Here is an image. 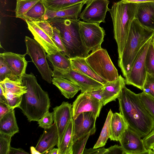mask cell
Instances as JSON below:
<instances>
[{
  "label": "cell",
  "mask_w": 154,
  "mask_h": 154,
  "mask_svg": "<svg viewBox=\"0 0 154 154\" xmlns=\"http://www.w3.org/2000/svg\"><path fill=\"white\" fill-rule=\"evenodd\" d=\"M120 112L128 126L141 137L146 136L154 126V119L142 104L138 94L124 87L117 98Z\"/></svg>",
  "instance_id": "obj_1"
},
{
  "label": "cell",
  "mask_w": 154,
  "mask_h": 154,
  "mask_svg": "<svg viewBox=\"0 0 154 154\" xmlns=\"http://www.w3.org/2000/svg\"><path fill=\"white\" fill-rule=\"evenodd\" d=\"M23 85L27 87V92L22 96L18 108L29 122L38 121L48 111L51 106L48 93L43 90L32 72L22 77Z\"/></svg>",
  "instance_id": "obj_2"
},
{
  "label": "cell",
  "mask_w": 154,
  "mask_h": 154,
  "mask_svg": "<svg viewBox=\"0 0 154 154\" xmlns=\"http://www.w3.org/2000/svg\"><path fill=\"white\" fill-rule=\"evenodd\" d=\"M154 29L146 27L135 18L131 25L128 35L118 65L125 77L129 72L139 51L152 38Z\"/></svg>",
  "instance_id": "obj_3"
},
{
  "label": "cell",
  "mask_w": 154,
  "mask_h": 154,
  "mask_svg": "<svg viewBox=\"0 0 154 154\" xmlns=\"http://www.w3.org/2000/svg\"><path fill=\"white\" fill-rule=\"evenodd\" d=\"M137 7V4L125 3L121 0L114 3L109 10L112 20L119 59L121 57L131 25L135 18Z\"/></svg>",
  "instance_id": "obj_4"
},
{
  "label": "cell",
  "mask_w": 154,
  "mask_h": 154,
  "mask_svg": "<svg viewBox=\"0 0 154 154\" xmlns=\"http://www.w3.org/2000/svg\"><path fill=\"white\" fill-rule=\"evenodd\" d=\"M47 20L59 30L67 57L85 58L88 55L89 52L81 38L79 19L57 18Z\"/></svg>",
  "instance_id": "obj_5"
},
{
  "label": "cell",
  "mask_w": 154,
  "mask_h": 154,
  "mask_svg": "<svg viewBox=\"0 0 154 154\" xmlns=\"http://www.w3.org/2000/svg\"><path fill=\"white\" fill-rule=\"evenodd\" d=\"M85 59L97 74L106 81L111 82L118 78V70L106 49L101 48L91 51Z\"/></svg>",
  "instance_id": "obj_6"
},
{
  "label": "cell",
  "mask_w": 154,
  "mask_h": 154,
  "mask_svg": "<svg viewBox=\"0 0 154 154\" xmlns=\"http://www.w3.org/2000/svg\"><path fill=\"white\" fill-rule=\"evenodd\" d=\"M25 42L26 48V54L30 57L43 79L51 84L52 82V71L47 62L45 49L35 39L28 36H25Z\"/></svg>",
  "instance_id": "obj_7"
},
{
  "label": "cell",
  "mask_w": 154,
  "mask_h": 154,
  "mask_svg": "<svg viewBox=\"0 0 154 154\" xmlns=\"http://www.w3.org/2000/svg\"><path fill=\"white\" fill-rule=\"evenodd\" d=\"M152 38L143 45L138 54L130 71L125 77L126 85H132L143 90L147 74L146 57Z\"/></svg>",
  "instance_id": "obj_8"
},
{
  "label": "cell",
  "mask_w": 154,
  "mask_h": 154,
  "mask_svg": "<svg viewBox=\"0 0 154 154\" xmlns=\"http://www.w3.org/2000/svg\"><path fill=\"white\" fill-rule=\"evenodd\" d=\"M79 31L83 44L89 52L101 48L105 35L100 24L79 21Z\"/></svg>",
  "instance_id": "obj_9"
},
{
  "label": "cell",
  "mask_w": 154,
  "mask_h": 154,
  "mask_svg": "<svg viewBox=\"0 0 154 154\" xmlns=\"http://www.w3.org/2000/svg\"><path fill=\"white\" fill-rule=\"evenodd\" d=\"M60 77L67 79L75 83L80 88L82 93L90 92L104 86L102 83L72 68L63 70L53 68L52 77Z\"/></svg>",
  "instance_id": "obj_10"
},
{
  "label": "cell",
  "mask_w": 154,
  "mask_h": 154,
  "mask_svg": "<svg viewBox=\"0 0 154 154\" xmlns=\"http://www.w3.org/2000/svg\"><path fill=\"white\" fill-rule=\"evenodd\" d=\"M108 0H90L79 17L83 21L98 24L105 23L106 13L109 8Z\"/></svg>",
  "instance_id": "obj_11"
},
{
  "label": "cell",
  "mask_w": 154,
  "mask_h": 154,
  "mask_svg": "<svg viewBox=\"0 0 154 154\" xmlns=\"http://www.w3.org/2000/svg\"><path fill=\"white\" fill-rule=\"evenodd\" d=\"M141 137L129 126L126 129L119 140L125 154H154L146 149Z\"/></svg>",
  "instance_id": "obj_12"
},
{
  "label": "cell",
  "mask_w": 154,
  "mask_h": 154,
  "mask_svg": "<svg viewBox=\"0 0 154 154\" xmlns=\"http://www.w3.org/2000/svg\"><path fill=\"white\" fill-rule=\"evenodd\" d=\"M103 103L92 96L88 92L81 93L72 105V118L75 119L82 112H90L98 117Z\"/></svg>",
  "instance_id": "obj_13"
},
{
  "label": "cell",
  "mask_w": 154,
  "mask_h": 154,
  "mask_svg": "<svg viewBox=\"0 0 154 154\" xmlns=\"http://www.w3.org/2000/svg\"><path fill=\"white\" fill-rule=\"evenodd\" d=\"M97 117L92 112H82L73 119L74 135L73 143L82 137L88 134H94L95 122Z\"/></svg>",
  "instance_id": "obj_14"
},
{
  "label": "cell",
  "mask_w": 154,
  "mask_h": 154,
  "mask_svg": "<svg viewBox=\"0 0 154 154\" xmlns=\"http://www.w3.org/2000/svg\"><path fill=\"white\" fill-rule=\"evenodd\" d=\"M54 123L56 124L59 136L57 146L60 144L64 134L72 118V105L68 102H63L59 106L53 109Z\"/></svg>",
  "instance_id": "obj_15"
},
{
  "label": "cell",
  "mask_w": 154,
  "mask_h": 154,
  "mask_svg": "<svg viewBox=\"0 0 154 154\" xmlns=\"http://www.w3.org/2000/svg\"><path fill=\"white\" fill-rule=\"evenodd\" d=\"M26 54H21L11 52L0 54L11 68L15 81L22 80V77L26 73L27 62L25 58Z\"/></svg>",
  "instance_id": "obj_16"
},
{
  "label": "cell",
  "mask_w": 154,
  "mask_h": 154,
  "mask_svg": "<svg viewBox=\"0 0 154 154\" xmlns=\"http://www.w3.org/2000/svg\"><path fill=\"white\" fill-rule=\"evenodd\" d=\"M25 21L34 39L42 47L47 54H55L58 51H61L52 38L33 21L27 20Z\"/></svg>",
  "instance_id": "obj_17"
},
{
  "label": "cell",
  "mask_w": 154,
  "mask_h": 154,
  "mask_svg": "<svg viewBox=\"0 0 154 154\" xmlns=\"http://www.w3.org/2000/svg\"><path fill=\"white\" fill-rule=\"evenodd\" d=\"M35 147L41 154H47L48 152L57 145L59 136L57 127L54 123L50 128L44 129Z\"/></svg>",
  "instance_id": "obj_18"
},
{
  "label": "cell",
  "mask_w": 154,
  "mask_h": 154,
  "mask_svg": "<svg viewBox=\"0 0 154 154\" xmlns=\"http://www.w3.org/2000/svg\"><path fill=\"white\" fill-rule=\"evenodd\" d=\"M126 84L125 79L120 75L116 79L111 82H108L104 85L102 91L103 106L112 101H115Z\"/></svg>",
  "instance_id": "obj_19"
},
{
  "label": "cell",
  "mask_w": 154,
  "mask_h": 154,
  "mask_svg": "<svg viewBox=\"0 0 154 154\" xmlns=\"http://www.w3.org/2000/svg\"><path fill=\"white\" fill-rule=\"evenodd\" d=\"M135 18L143 25L154 29V2L137 4Z\"/></svg>",
  "instance_id": "obj_20"
},
{
  "label": "cell",
  "mask_w": 154,
  "mask_h": 154,
  "mask_svg": "<svg viewBox=\"0 0 154 154\" xmlns=\"http://www.w3.org/2000/svg\"><path fill=\"white\" fill-rule=\"evenodd\" d=\"M85 4L84 3H79L58 11H51L47 9L43 20L57 18L78 19Z\"/></svg>",
  "instance_id": "obj_21"
},
{
  "label": "cell",
  "mask_w": 154,
  "mask_h": 154,
  "mask_svg": "<svg viewBox=\"0 0 154 154\" xmlns=\"http://www.w3.org/2000/svg\"><path fill=\"white\" fill-rule=\"evenodd\" d=\"M69 58L72 69L83 73L103 85L108 82L97 74L88 64L85 58L77 57Z\"/></svg>",
  "instance_id": "obj_22"
},
{
  "label": "cell",
  "mask_w": 154,
  "mask_h": 154,
  "mask_svg": "<svg viewBox=\"0 0 154 154\" xmlns=\"http://www.w3.org/2000/svg\"><path fill=\"white\" fill-rule=\"evenodd\" d=\"M52 82L59 89L62 94L67 99L73 98L81 90L79 87L75 83L62 77L53 78Z\"/></svg>",
  "instance_id": "obj_23"
},
{
  "label": "cell",
  "mask_w": 154,
  "mask_h": 154,
  "mask_svg": "<svg viewBox=\"0 0 154 154\" xmlns=\"http://www.w3.org/2000/svg\"><path fill=\"white\" fill-rule=\"evenodd\" d=\"M128 127V124L120 113H113L110 124L111 140L119 141L126 129Z\"/></svg>",
  "instance_id": "obj_24"
},
{
  "label": "cell",
  "mask_w": 154,
  "mask_h": 154,
  "mask_svg": "<svg viewBox=\"0 0 154 154\" xmlns=\"http://www.w3.org/2000/svg\"><path fill=\"white\" fill-rule=\"evenodd\" d=\"M14 109H12L0 119V133L12 137L19 132Z\"/></svg>",
  "instance_id": "obj_25"
},
{
  "label": "cell",
  "mask_w": 154,
  "mask_h": 154,
  "mask_svg": "<svg viewBox=\"0 0 154 154\" xmlns=\"http://www.w3.org/2000/svg\"><path fill=\"white\" fill-rule=\"evenodd\" d=\"M74 135L73 119L72 118L68 124L62 141L58 147L59 154H73L72 148Z\"/></svg>",
  "instance_id": "obj_26"
},
{
  "label": "cell",
  "mask_w": 154,
  "mask_h": 154,
  "mask_svg": "<svg viewBox=\"0 0 154 154\" xmlns=\"http://www.w3.org/2000/svg\"><path fill=\"white\" fill-rule=\"evenodd\" d=\"M46 56L53 68L63 70L72 68L69 58L61 51H58L55 54H47Z\"/></svg>",
  "instance_id": "obj_27"
},
{
  "label": "cell",
  "mask_w": 154,
  "mask_h": 154,
  "mask_svg": "<svg viewBox=\"0 0 154 154\" xmlns=\"http://www.w3.org/2000/svg\"><path fill=\"white\" fill-rule=\"evenodd\" d=\"M46 8L51 11L63 9L79 3L86 4L90 0H42Z\"/></svg>",
  "instance_id": "obj_28"
},
{
  "label": "cell",
  "mask_w": 154,
  "mask_h": 154,
  "mask_svg": "<svg viewBox=\"0 0 154 154\" xmlns=\"http://www.w3.org/2000/svg\"><path fill=\"white\" fill-rule=\"evenodd\" d=\"M46 10L42 0H40L25 14L23 20L34 21L43 20Z\"/></svg>",
  "instance_id": "obj_29"
},
{
  "label": "cell",
  "mask_w": 154,
  "mask_h": 154,
  "mask_svg": "<svg viewBox=\"0 0 154 154\" xmlns=\"http://www.w3.org/2000/svg\"><path fill=\"white\" fill-rule=\"evenodd\" d=\"M0 85L3 87L6 93L10 92L23 95L27 91L26 86L23 85L22 80L13 81L6 78L3 81L0 82Z\"/></svg>",
  "instance_id": "obj_30"
},
{
  "label": "cell",
  "mask_w": 154,
  "mask_h": 154,
  "mask_svg": "<svg viewBox=\"0 0 154 154\" xmlns=\"http://www.w3.org/2000/svg\"><path fill=\"white\" fill-rule=\"evenodd\" d=\"M113 113L110 109L99 137L93 148H97L103 147L108 138H109L111 135V121Z\"/></svg>",
  "instance_id": "obj_31"
},
{
  "label": "cell",
  "mask_w": 154,
  "mask_h": 154,
  "mask_svg": "<svg viewBox=\"0 0 154 154\" xmlns=\"http://www.w3.org/2000/svg\"><path fill=\"white\" fill-rule=\"evenodd\" d=\"M40 0H17L15 11L16 18L23 20L25 14Z\"/></svg>",
  "instance_id": "obj_32"
},
{
  "label": "cell",
  "mask_w": 154,
  "mask_h": 154,
  "mask_svg": "<svg viewBox=\"0 0 154 154\" xmlns=\"http://www.w3.org/2000/svg\"><path fill=\"white\" fill-rule=\"evenodd\" d=\"M138 94L144 107L154 119V98L144 91Z\"/></svg>",
  "instance_id": "obj_33"
},
{
  "label": "cell",
  "mask_w": 154,
  "mask_h": 154,
  "mask_svg": "<svg viewBox=\"0 0 154 154\" xmlns=\"http://www.w3.org/2000/svg\"><path fill=\"white\" fill-rule=\"evenodd\" d=\"M145 65L147 72L154 77V48L152 40L146 54Z\"/></svg>",
  "instance_id": "obj_34"
},
{
  "label": "cell",
  "mask_w": 154,
  "mask_h": 154,
  "mask_svg": "<svg viewBox=\"0 0 154 154\" xmlns=\"http://www.w3.org/2000/svg\"><path fill=\"white\" fill-rule=\"evenodd\" d=\"M6 78L15 81L11 68L3 58L0 56V82Z\"/></svg>",
  "instance_id": "obj_35"
},
{
  "label": "cell",
  "mask_w": 154,
  "mask_h": 154,
  "mask_svg": "<svg viewBox=\"0 0 154 154\" xmlns=\"http://www.w3.org/2000/svg\"><path fill=\"white\" fill-rule=\"evenodd\" d=\"M91 135L88 134L78 139L73 143L72 146L73 154H83L85 147L89 137Z\"/></svg>",
  "instance_id": "obj_36"
},
{
  "label": "cell",
  "mask_w": 154,
  "mask_h": 154,
  "mask_svg": "<svg viewBox=\"0 0 154 154\" xmlns=\"http://www.w3.org/2000/svg\"><path fill=\"white\" fill-rule=\"evenodd\" d=\"M12 136L0 133V154H9Z\"/></svg>",
  "instance_id": "obj_37"
},
{
  "label": "cell",
  "mask_w": 154,
  "mask_h": 154,
  "mask_svg": "<svg viewBox=\"0 0 154 154\" xmlns=\"http://www.w3.org/2000/svg\"><path fill=\"white\" fill-rule=\"evenodd\" d=\"M23 95L15 94L10 92L6 93L5 97L10 109H14L16 108H18L21 102Z\"/></svg>",
  "instance_id": "obj_38"
},
{
  "label": "cell",
  "mask_w": 154,
  "mask_h": 154,
  "mask_svg": "<svg viewBox=\"0 0 154 154\" xmlns=\"http://www.w3.org/2000/svg\"><path fill=\"white\" fill-rule=\"evenodd\" d=\"M54 121L53 112L48 111L38 121L39 127L44 129L50 128Z\"/></svg>",
  "instance_id": "obj_39"
},
{
  "label": "cell",
  "mask_w": 154,
  "mask_h": 154,
  "mask_svg": "<svg viewBox=\"0 0 154 154\" xmlns=\"http://www.w3.org/2000/svg\"><path fill=\"white\" fill-rule=\"evenodd\" d=\"M53 27L54 35L51 38L61 52L66 55V49L62 40L60 31L56 27L54 26Z\"/></svg>",
  "instance_id": "obj_40"
},
{
  "label": "cell",
  "mask_w": 154,
  "mask_h": 154,
  "mask_svg": "<svg viewBox=\"0 0 154 154\" xmlns=\"http://www.w3.org/2000/svg\"><path fill=\"white\" fill-rule=\"evenodd\" d=\"M143 90L154 98V77L147 73Z\"/></svg>",
  "instance_id": "obj_41"
},
{
  "label": "cell",
  "mask_w": 154,
  "mask_h": 154,
  "mask_svg": "<svg viewBox=\"0 0 154 154\" xmlns=\"http://www.w3.org/2000/svg\"><path fill=\"white\" fill-rule=\"evenodd\" d=\"M33 22L51 38H52L54 35L53 27L48 20H42Z\"/></svg>",
  "instance_id": "obj_42"
},
{
  "label": "cell",
  "mask_w": 154,
  "mask_h": 154,
  "mask_svg": "<svg viewBox=\"0 0 154 154\" xmlns=\"http://www.w3.org/2000/svg\"><path fill=\"white\" fill-rule=\"evenodd\" d=\"M142 139L146 149H152L154 146V126L151 131Z\"/></svg>",
  "instance_id": "obj_43"
},
{
  "label": "cell",
  "mask_w": 154,
  "mask_h": 154,
  "mask_svg": "<svg viewBox=\"0 0 154 154\" xmlns=\"http://www.w3.org/2000/svg\"><path fill=\"white\" fill-rule=\"evenodd\" d=\"M104 154H125L121 146L115 145L107 149Z\"/></svg>",
  "instance_id": "obj_44"
},
{
  "label": "cell",
  "mask_w": 154,
  "mask_h": 154,
  "mask_svg": "<svg viewBox=\"0 0 154 154\" xmlns=\"http://www.w3.org/2000/svg\"><path fill=\"white\" fill-rule=\"evenodd\" d=\"M107 149L104 147L101 148L85 149L83 154H104Z\"/></svg>",
  "instance_id": "obj_45"
},
{
  "label": "cell",
  "mask_w": 154,
  "mask_h": 154,
  "mask_svg": "<svg viewBox=\"0 0 154 154\" xmlns=\"http://www.w3.org/2000/svg\"><path fill=\"white\" fill-rule=\"evenodd\" d=\"M102 88L96 89L88 92L92 96L102 102L103 104V99L102 93Z\"/></svg>",
  "instance_id": "obj_46"
},
{
  "label": "cell",
  "mask_w": 154,
  "mask_h": 154,
  "mask_svg": "<svg viewBox=\"0 0 154 154\" xmlns=\"http://www.w3.org/2000/svg\"><path fill=\"white\" fill-rule=\"evenodd\" d=\"M12 109L0 103V119L10 111Z\"/></svg>",
  "instance_id": "obj_47"
},
{
  "label": "cell",
  "mask_w": 154,
  "mask_h": 154,
  "mask_svg": "<svg viewBox=\"0 0 154 154\" xmlns=\"http://www.w3.org/2000/svg\"><path fill=\"white\" fill-rule=\"evenodd\" d=\"M29 153L21 148H15L11 147L9 154H27Z\"/></svg>",
  "instance_id": "obj_48"
},
{
  "label": "cell",
  "mask_w": 154,
  "mask_h": 154,
  "mask_svg": "<svg viewBox=\"0 0 154 154\" xmlns=\"http://www.w3.org/2000/svg\"><path fill=\"white\" fill-rule=\"evenodd\" d=\"M124 2L132 3L136 4L147 2H154V0H121Z\"/></svg>",
  "instance_id": "obj_49"
},
{
  "label": "cell",
  "mask_w": 154,
  "mask_h": 154,
  "mask_svg": "<svg viewBox=\"0 0 154 154\" xmlns=\"http://www.w3.org/2000/svg\"><path fill=\"white\" fill-rule=\"evenodd\" d=\"M0 103L9 107L7 98L4 95L3 91L1 88L0 90Z\"/></svg>",
  "instance_id": "obj_50"
},
{
  "label": "cell",
  "mask_w": 154,
  "mask_h": 154,
  "mask_svg": "<svg viewBox=\"0 0 154 154\" xmlns=\"http://www.w3.org/2000/svg\"><path fill=\"white\" fill-rule=\"evenodd\" d=\"M59 149L58 148H53L49 150L47 154H59Z\"/></svg>",
  "instance_id": "obj_51"
},
{
  "label": "cell",
  "mask_w": 154,
  "mask_h": 154,
  "mask_svg": "<svg viewBox=\"0 0 154 154\" xmlns=\"http://www.w3.org/2000/svg\"><path fill=\"white\" fill-rule=\"evenodd\" d=\"M31 153L32 154H41L35 149V147L31 146L30 147Z\"/></svg>",
  "instance_id": "obj_52"
},
{
  "label": "cell",
  "mask_w": 154,
  "mask_h": 154,
  "mask_svg": "<svg viewBox=\"0 0 154 154\" xmlns=\"http://www.w3.org/2000/svg\"><path fill=\"white\" fill-rule=\"evenodd\" d=\"M152 44H153V47L154 48V33L152 39Z\"/></svg>",
  "instance_id": "obj_53"
},
{
  "label": "cell",
  "mask_w": 154,
  "mask_h": 154,
  "mask_svg": "<svg viewBox=\"0 0 154 154\" xmlns=\"http://www.w3.org/2000/svg\"><path fill=\"white\" fill-rule=\"evenodd\" d=\"M152 150L154 152V146L153 147L152 149Z\"/></svg>",
  "instance_id": "obj_54"
}]
</instances>
